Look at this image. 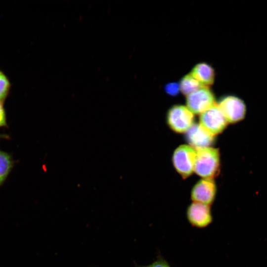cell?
<instances>
[{"mask_svg":"<svg viewBox=\"0 0 267 267\" xmlns=\"http://www.w3.org/2000/svg\"><path fill=\"white\" fill-rule=\"evenodd\" d=\"M194 171L204 178L218 176L220 170V153L218 149L208 147L196 149Z\"/></svg>","mask_w":267,"mask_h":267,"instance_id":"6da1fadb","label":"cell"},{"mask_svg":"<svg viewBox=\"0 0 267 267\" xmlns=\"http://www.w3.org/2000/svg\"><path fill=\"white\" fill-rule=\"evenodd\" d=\"M228 123H235L242 121L246 114V106L239 97L228 95L222 97L217 104Z\"/></svg>","mask_w":267,"mask_h":267,"instance_id":"7a4b0ae2","label":"cell"},{"mask_svg":"<svg viewBox=\"0 0 267 267\" xmlns=\"http://www.w3.org/2000/svg\"><path fill=\"white\" fill-rule=\"evenodd\" d=\"M196 151L187 145H181L174 151L173 163L175 168L183 178H186L194 171Z\"/></svg>","mask_w":267,"mask_h":267,"instance_id":"3957f363","label":"cell"},{"mask_svg":"<svg viewBox=\"0 0 267 267\" xmlns=\"http://www.w3.org/2000/svg\"><path fill=\"white\" fill-rule=\"evenodd\" d=\"M170 128L178 133L186 132L193 124V113L186 107L176 105L170 108L167 115Z\"/></svg>","mask_w":267,"mask_h":267,"instance_id":"277c9868","label":"cell"},{"mask_svg":"<svg viewBox=\"0 0 267 267\" xmlns=\"http://www.w3.org/2000/svg\"><path fill=\"white\" fill-rule=\"evenodd\" d=\"M187 107L193 113L201 114L216 104L213 92L208 87H203L186 96Z\"/></svg>","mask_w":267,"mask_h":267,"instance_id":"5b68a950","label":"cell"},{"mask_svg":"<svg viewBox=\"0 0 267 267\" xmlns=\"http://www.w3.org/2000/svg\"><path fill=\"white\" fill-rule=\"evenodd\" d=\"M199 120L202 127L214 136L221 133L228 124L217 104L201 114Z\"/></svg>","mask_w":267,"mask_h":267,"instance_id":"8992f818","label":"cell"},{"mask_svg":"<svg viewBox=\"0 0 267 267\" xmlns=\"http://www.w3.org/2000/svg\"><path fill=\"white\" fill-rule=\"evenodd\" d=\"M186 216L189 223L198 228L207 227L213 220L210 206L198 202H193L188 206Z\"/></svg>","mask_w":267,"mask_h":267,"instance_id":"52a82bcc","label":"cell"},{"mask_svg":"<svg viewBox=\"0 0 267 267\" xmlns=\"http://www.w3.org/2000/svg\"><path fill=\"white\" fill-rule=\"evenodd\" d=\"M217 187L213 179L202 178L193 186L191 192V199L198 202L210 206L214 202Z\"/></svg>","mask_w":267,"mask_h":267,"instance_id":"ba28073f","label":"cell"},{"mask_svg":"<svg viewBox=\"0 0 267 267\" xmlns=\"http://www.w3.org/2000/svg\"><path fill=\"white\" fill-rule=\"evenodd\" d=\"M214 136L200 124H193L186 132V139L195 149L210 147L214 142Z\"/></svg>","mask_w":267,"mask_h":267,"instance_id":"9c48e42d","label":"cell"},{"mask_svg":"<svg viewBox=\"0 0 267 267\" xmlns=\"http://www.w3.org/2000/svg\"><path fill=\"white\" fill-rule=\"evenodd\" d=\"M189 73L204 86L208 87L214 82V69L207 63L201 62L196 64Z\"/></svg>","mask_w":267,"mask_h":267,"instance_id":"30bf717a","label":"cell"},{"mask_svg":"<svg viewBox=\"0 0 267 267\" xmlns=\"http://www.w3.org/2000/svg\"><path fill=\"white\" fill-rule=\"evenodd\" d=\"M178 85L179 90L186 96L203 87H205L201 85L190 73L184 75L180 80Z\"/></svg>","mask_w":267,"mask_h":267,"instance_id":"8fae6325","label":"cell"},{"mask_svg":"<svg viewBox=\"0 0 267 267\" xmlns=\"http://www.w3.org/2000/svg\"><path fill=\"white\" fill-rule=\"evenodd\" d=\"M14 165L11 156L0 150V186L5 181Z\"/></svg>","mask_w":267,"mask_h":267,"instance_id":"7c38bea8","label":"cell"},{"mask_svg":"<svg viewBox=\"0 0 267 267\" xmlns=\"http://www.w3.org/2000/svg\"><path fill=\"white\" fill-rule=\"evenodd\" d=\"M10 88V84L5 75L0 70V102L3 103Z\"/></svg>","mask_w":267,"mask_h":267,"instance_id":"4fadbf2b","label":"cell"},{"mask_svg":"<svg viewBox=\"0 0 267 267\" xmlns=\"http://www.w3.org/2000/svg\"><path fill=\"white\" fill-rule=\"evenodd\" d=\"M137 267H171L169 263L163 257H159L151 264L146 266H138Z\"/></svg>","mask_w":267,"mask_h":267,"instance_id":"5bb4252c","label":"cell"},{"mask_svg":"<svg viewBox=\"0 0 267 267\" xmlns=\"http://www.w3.org/2000/svg\"><path fill=\"white\" fill-rule=\"evenodd\" d=\"M165 90L170 95H176L179 90V85L177 83H170L166 86Z\"/></svg>","mask_w":267,"mask_h":267,"instance_id":"9a60e30c","label":"cell"},{"mask_svg":"<svg viewBox=\"0 0 267 267\" xmlns=\"http://www.w3.org/2000/svg\"><path fill=\"white\" fill-rule=\"evenodd\" d=\"M6 117L3 103L0 102V127H6Z\"/></svg>","mask_w":267,"mask_h":267,"instance_id":"2e32d148","label":"cell"},{"mask_svg":"<svg viewBox=\"0 0 267 267\" xmlns=\"http://www.w3.org/2000/svg\"><path fill=\"white\" fill-rule=\"evenodd\" d=\"M0 138H8V136L6 134H0Z\"/></svg>","mask_w":267,"mask_h":267,"instance_id":"e0dca14e","label":"cell"}]
</instances>
